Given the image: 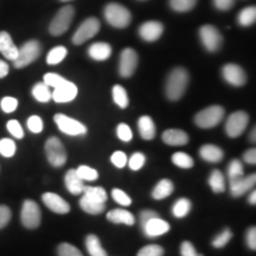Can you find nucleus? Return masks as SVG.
<instances>
[{
  "instance_id": "1",
  "label": "nucleus",
  "mask_w": 256,
  "mask_h": 256,
  "mask_svg": "<svg viewBox=\"0 0 256 256\" xmlns=\"http://www.w3.org/2000/svg\"><path fill=\"white\" fill-rule=\"evenodd\" d=\"M188 80H190V76H188L186 69L182 68V66L172 69V72L168 74L165 84L166 96L170 100L178 101L183 98L186 92Z\"/></svg>"
},
{
  "instance_id": "2",
  "label": "nucleus",
  "mask_w": 256,
  "mask_h": 256,
  "mask_svg": "<svg viewBox=\"0 0 256 256\" xmlns=\"http://www.w3.org/2000/svg\"><path fill=\"white\" fill-rule=\"evenodd\" d=\"M104 18L107 23L116 28H124L132 22L130 10L118 2H110L104 8Z\"/></svg>"
},
{
  "instance_id": "3",
  "label": "nucleus",
  "mask_w": 256,
  "mask_h": 256,
  "mask_svg": "<svg viewBox=\"0 0 256 256\" xmlns=\"http://www.w3.org/2000/svg\"><path fill=\"white\" fill-rule=\"evenodd\" d=\"M42 54V46L36 40H28L20 48H18L17 58L14 60V66L17 69H23L25 66H30L34 60H38V57Z\"/></svg>"
},
{
  "instance_id": "4",
  "label": "nucleus",
  "mask_w": 256,
  "mask_h": 256,
  "mask_svg": "<svg viewBox=\"0 0 256 256\" xmlns=\"http://www.w3.org/2000/svg\"><path fill=\"white\" fill-rule=\"evenodd\" d=\"M75 17V8L66 5L60 8L49 25V32L52 36H60L69 30L72 19Z\"/></svg>"
},
{
  "instance_id": "5",
  "label": "nucleus",
  "mask_w": 256,
  "mask_h": 256,
  "mask_svg": "<svg viewBox=\"0 0 256 256\" xmlns=\"http://www.w3.org/2000/svg\"><path fill=\"white\" fill-rule=\"evenodd\" d=\"M46 154L48 162L55 168H60L66 162L68 153L58 138L51 136L46 142Z\"/></svg>"
},
{
  "instance_id": "6",
  "label": "nucleus",
  "mask_w": 256,
  "mask_h": 256,
  "mask_svg": "<svg viewBox=\"0 0 256 256\" xmlns=\"http://www.w3.org/2000/svg\"><path fill=\"white\" fill-rule=\"evenodd\" d=\"M224 108L220 106H210L200 110L194 116V122L200 128H214L223 120Z\"/></svg>"
},
{
  "instance_id": "7",
  "label": "nucleus",
  "mask_w": 256,
  "mask_h": 256,
  "mask_svg": "<svg viewBox=\"0 0 256 256\" xmlns=\"http://www.w3.org/2000/svg\"><path fill=\"white\" fill-rule=\"evenodd\" d=\"M22 224L26 229H37L42 222L40 208L34 200H26L23 203L20 212Z\"/></svg>"
},
{
  "instance_id": "8",
  "label": "nucleus",
  "mask_w": 256,
  "mask_h": 256,
  "mask_svg": "<svg viewBox=\"0 0 256 256\" xmlns=\"http://www.w3.org/2000/svg\"><path fill=\"white\" fill-rule=\"evenodd\" d=\"M200 37L204 48L209 52H216L223 44V36L214 25H203L200 28Z\"/></svg>"
},
{
  "instance_id": "9",
  "label": "nucleus",
  "mask_w": 256,
  "mask_h": 256,
  "mask_svg": "<svg viewBox=\"0 0 256 256\" xmlns=\"http://www.w3.org/2000/svg\"><path fill=\"white\" fill-rule=\"evenodd\" d=\"M100 28L101 24L98 18H87L81 25H80L75 34H74L72 43L75 44V46H81V44L86 43V42L98 34V32L100 31Z\"/></svg>"
},
{
  "instance_id": "10",
  "label": "nucleus",
  "mask_w": 256,
  "mask_h": 256,
  "mask_svg": "<svg viewBox=\"0 0 256 256\" xmlns=\"http://www.w3.org/2000/svg\"><path fill=\"white\" fill-rule=\"evenodd\" d=\"M249 124V115L246 112H235L228 118L226 122V132L230 138L242 136Z\"/></svg>"
},
{
  "instance_id": "11",
  "label": "nucleus",
  "mask_w": 256,
  "mask_h": 256,
  "mask_svg": "<svg viewBox=\"0 0 256 256\" xmlns=\"http://www.w3.org/2000/svg\"><path fill=\"white\" fill-rule=\"evenodd\" d=\"M54 120L58 127L60 132L68 134V136H83V134L87 133V127L84 124L78 122V120L72 119V118L66 116L64 114H56L54 116Z\"/></svg>"
},
{
  "instance_id": "12",
  "label": "nucleus",
  "mask_w": 256,
  "mask_h": 256,
  "mask_svg": "<svg viewBox=\"0 0 256 256\" xmlns=\"http://www.w3.org/2000/svg\"><path fill=\"white\" fill-rule=\"evenodd\" d=\"M138 63H139V57H138L136 50L132 49V48H126V49H124L120 56V75L124 78H130V76L136 72Z\"/></svg>"
},
{
  "instance_id": "13",
  "label": "nucleus",
  "mask_w": 256,
  "mask_h": 256,
  "mask_svg": "<svg viewBox=\"0 0 256 256\" xmlns=\"http://www.w3.org/2000/svg\"><path fill=\"white\" fill-rule=\"evenodd\" d=\"M222 76L234 87H242L247 82V74L238 64H226L222 68Z\"/></svg>"
},
{
  "instance_id": "14",
  "label": "nucleus",
  "mask_w": 256,
  "mask_h": 256,
  "mask_svg": "<svg viewBox=\"0 0 256 256\" xmlns=\"http://www.w3.org/2000/svg\"><path fill=\"white\" fill-rule=\"evenodd\" d=\"M76 95H78V87L68 80L54 88L52 92V98L57 104H66V102L72 101Z\"/></svg>"
},
{
  "instance_id": "15",
  "label": "nucleus",
  "mask_w": 256,
  "mask_h": 256,
  "mask_svg": "<svg viewBox=\"0 0 256 256\" xmlns=\"http://www.w3.org/2000/svg\"><path fill=\"white\" fill-rule=\"evenodd\" d=\"M42 200L51 211L60 214V215H66L70 211L68 202L64 200L62 197L54 194V192H46V194H42Z\"/></svg>"
},
{
  "instance_id": "16",
  "label": "nucleus",
  "mask_w": 256,
  "mask_h": 256,
  "mask_svg": "<svg viewBox=\"0 0 256 256\" xmlns=\"http://www.w3.org/2000/svg\"><path fill=\"white\" fill-rule=\"evenodd\" d=\"M162 32H164V25L156 20L146 22L139 28L140 37L146 42L158 40L162 37Z\"/></svg>"
},
{
  "instance_id": "17",
  "label": "nucleus",
  "mask_w": 256,
  "mask_h": 256,
  "mask_svg": "<svg viewBox=\"0 0 256 256\" xmlns=\"http://www.w3.org/2000/svg\"><path fill=\"white\" fill-rule=\"evenodd\" d=\"M256 184V174H252L242 178L236 179V180L230 182V194L232 197H240L242 194H244L246 192L250 191L252 188H254Z\"/></svg>"
},
{
  "instance_id": "18",
  "label": "nucleus",
  "mask_w": 256,
  "mask_h": 256,
  "mask_svg": "<svg viewBox=\"0 0 256 256\" xmlns=\"http://www.w3.org/2000/svg\"><path fill=\"white\" fill-rule=\"evenodd\" d=\"M142 230L147 238H158V236H162L164 235V234L168 232L170 224L166 222V220L160 218L159 216L153 217V218L150 220L148 222L142 226Z\"/></svg>"
},
{
  "instance_id": "19",
  "label": "nucleus",
  "mask_w": 256,
  "mask_h": 256,
  "mask_svg": "<svg viewBox=\"0 0 256 256\" xmlns=\"http://www.w3.org/2000/svg\"><path fill=\"white\" fill-rule=\"evenodd\" d=\"M0 54L5 57L6 60H14L17 58L18 48L12 40V37L10 36L8 32L2 31L0 32Z\"/></svg>"
},
{
  "instance_id": "20",
  "label": "nucleus",
  "mask_w": 256,
  "mask_h": 256,
  "mask_svg": "<svg viewBox=\"0 0 256 256\" xmlns=\"http://www.w3.org/2000/svg\"><path fill=\"white\" fill-rule=\"evenodd\" d=\"M162 142L170 146H183L188 142V136L182 130H168L162 133Z\"/></svg>"
},
{
  "instance_id": "21",
  "label": "nucleus",
  "mask_w": 256,
  "mask_h": 256,
  "mask_svg": "<svg viewBox=\"0 0 256 256\" xmlns=\"http://www.w3.org/2000/svg\"><path fill=\"white\" fill-rule=\"evenodd\" d=\"M64 182H66V186L68 188L69 192L72 194H83V188H84V183L78 174H76V170H69L64 177Z\"/></svg>"
},
{
  "instance_id": "22",
  "label": "nucleus",
  "mask_w": 256,
  "mask_h": 256,
  "mask_svg": "<svg viewBox=\"0 0 256 256\" xmlns=\"http://www.w3.org/2000/svg\"><path fill=\"white\" fill-rule=\"evenodd\" d=\"M107 220L115 224H126V226H133L136 223V217L130 211L124 209H113L107 214Z\"/></svg>"
},
{
  "instance_id": "23",
  "label": "nucleus",
  "mask_w": 256,
  "mask_h": 256,
  "mask_svg": "<svg viewBox=\"0 0 256 256\" xmlns=\"http://www.w3.org/2000/svg\"><path fill=\"white\" fill-rule=\"evenodd\" d=\"M88 54L92 60H106L112 55V46L108 43L98 42V43H94L89 46Z\"/></svg>"
},
{
  "instance_id": "24",
  "label": "nucleus",
  "mask_w": 256,
  "mask_h": 256,
  "mask_svg": "<svg viewBox=\"0 0 256 256\" xmlns=\"http://www.w3.org/2000/svg\"><path fill=\"white\" fill-rule=\"evenodd\" d=\"M200 154L202 159L209 162H220L224 156L222 150L218 146L211 145V144H206V145L202 146L200 150Z\"/></svg>"
},
{
  "instance_id": "25",
  "label": "nucleus",
  "mask_w": 256,
  "mask_h": 256,
  "mask_svg": "<svg viewBox=\"0 0 256 256\" xmlns=\"http://www.w3.org/2000/svg\"><path fill=\"white\" fill-rule=\"evenodd\" d=\"M140 136L145 140H152L156 136V124L148 115H144L138 120Z\"/></svg>"
},
{
  "instance_id": "26",
  "label": "nucleus",
  "mask_w": 256,
  "mask_h": 256,
  "mask_svg": "<svg viewBox=\"0 0 256 256\" xmlns=\"http://www.w3.org/2000/svg\"><path fill=\"white\" fill-rule=\"evenodd\" d=\"M80 206L82 208L83 211L90 215H100L106 210V203L102 202H96L92 198L83 194V197L80 200Z\"/></svg>"
},
{
  "instance_id": "27",
  "label": "nucleus",
  "mask_w": 256,
  "mask_h": 256,
  "mask_svg": "<svg viewBox=\"0 0 256 256\" xmlns=\"http://www.w3.org/2000/svg\"><path fill=\"white\" fill-rule=\"evenodd\" d=\"M174 190V185L170 179H162L158 184L156 185L152 191V197L156 200H164V198L168 197L172 194Z\"/></svg>"
},
{
  "instance_id": "28",
  "label": "nucleus",
  "mask_w": 256,
  "mask_h": 256,
  "mask_svg": "<svg viewBox=\"0 0 256 256\" xmlns=\"http://www.w3.org/2000/svg\"><path fill=\"white\" fill-rule=\"evenodd\" d=\"M86 247L90 256H108L107 252L102 247L100 238L96 235H88L86 238Z\"/></svg>"
},
{
  "instance_id": "29",
  "label": "nucleus",
  "mask_w": 256,
  "mask_h": 256,
  "mask_svg": "<svg viewBox=\"0 0 256 256\" xmlns=\"http://www.w3.org/2000/svg\"><path fill=\"white\" fill-rule=\"evenodd\" d=\"M209 185L215 194H222L226 191V178L220 170H214L209 177Z\"/></svg>"
},
{
  "instance_id": "30",
  "label": "nucleus",
  "mask_w": 256,
  "mask_h": 256,
  "mask_svg": "<svg viewBox=\"0 0 256 256\" xmlns=\"http://www.w3.org/2000/svg\"><path fill=\"white\" fill-rule=\"evenodd\" d=\"M238 24L243 28L252 26V25L255 24L256 22V8L254 5L248 6V8H244L241 12L238 14Z\"/></svg>"
},
{
  "instance_id": "31",
  "label": "nucleus",
  "mask_w": 256,
  "mask_h": 256,
  "mask_svg": "<svg viewBox=\"0 0 256 256\" xmlns=\"http://www.w3.org/2000/svg\"><path fill=\"white\" fill-rule=\"evenodd\" d=\"M32 95L38 102H49L52 98V92H50V87L44 82H40L32 88Z\"/></svg>"
},
{
  "instance_id": "32",
  "label": "nucleus",
  "mask_w": 256,
  "mask_h": 256,
  "mask_svg": "<svg viewBox=\"0 0 256 256\" xmlns=\"http://www.w3.org/2000/svg\"><path fill=\"white\" fill-rule=\"evenodd\" d=\"M83 194L89 198H92V200H94L96 202H102V203H106L108 200L107 192H106L104 188H100V186L95 188V186H86L84 185Z\"/></svg>"
},
{
  "instance_id": "33",
  "label": "nucleus",
  "mask_w": 256,
  "mask_h": 256,
  "mask_svg": "<svg viewBox=\"0 0 256 256\" xmlns=\"http://www.w3.org/2000/svg\"><path fill=\"white\" fill-rule=\"evenodd\" d=\"M192 208L191 202L188 200V198H180L174 203V208H172V212H174V216L177 217V218H183L190 212Z\"/></svg>"
},
{
  "instance_id": "34",
  "label": "nucleus",
  "mask_w": 256,
  "mask_h": 256,
  "mask_svg": "<svg viewBox=\"0 0 256 256\" xmlns=\"http://www.w3.org/2000/svg\"><path fill=\"white\" fill-rule=\"evenodd\" d=\"M66 55H68V50H66V46H56L52 50H50V52L48 54L46 63L50 64V66H55V64L62 62L66 57Z\"/></svg>"
},
{
  "instance_id": "35",
  "label": "nucleus",
  "mask_w": 256,
  "mask_h": 256,
  "mask_svg": "<svg viewBox=\"0 0 256 256\" xmlns=\"http://www.w3.org/2000/svg\"><path fill=\"white\" fill-rule=\"evenodd\" d=\"M244 176V168H243V164L238 159H234L230 162L228 166V178L229 183L230 182L236 180V179L242 178Z\"/></svg>"
},
{
  "instance_id": "36",
  "label": "nucleus",
  "mask_w": 256,
  "mask_h": 256,
  "mask_svg": "<svg viewBox=\"0 0 256 256\" xmlns=\"http://www.w3.org/2000/svg\"><path fill=\"white\" fill-rule=\"evenodd\" d=\"M113 98L115 104L119 106L120 108H126L128 104H130V98H128L126 89L120 84H116L113 87Z\"/></svg>"
},
{
  "instance_id": "37",
  "label": "nucleus",
  "mask_w": 256,
  "mask_h": 256,
  "mask_svg": "<svg viewBox=\"0 0 256 256\" xmlns=\"http://www.w3.org/2000/svg\"><path fill=\"white\" fill-rule=\"evenodd\" d=\"M198 0H170V6L176 12H188L197 5Z\"/></svg>"
},
{
  "instance_id": "38",
  "label": "nucleus",
  "mask_w": 256,
  "mask_h": 256,
  "mask_svg": "<svg viewBox=\"0 0 256 256\" xmlns=\"http://www.w3.org/2000/svg\"><path fill=\"white\" fill-rule=\"evenodd\" d=\"M172 162L176 166L182 168H191L194 165V159L191 158L188 153L184 152H177L172 156Z\"/></svg>"
},
{
  "instance_id": "39",
  "label": "nucleus",
  "mask_w": 256,
  "mask_h": 256,
  "mask_svg": "<svg viewBox=\"0 0 256 256\" xmlns=\"http://www.w3.org/2000/svg\"><path fill=\"white\" fill-rule=\"evenodd\" d=\"M16 151H17V146L16 142L12 139L8 138H4V139L0 140V154L6 158H11L14 156Z\"/></svg>"
},
{
  "instance_id": "40",
  "label": "nucleus",
  "mask_w": 256,
  "mask_h": 256,
  "mask_svg": "<svg viewBox=\"0 0 256 256\" xmlns=\"http://www.w3.org/2000/svg\"><path fill=\"white\" fill-rule=\"evenodd\" d=\"M232 238V232L229 228H226L224 230H222V232H220L215 238L212 240L211 244H212L214 247L217 249H220V248L226 247Z\"/></svg>"
},
{
  "instance_id": "41",
  "label": "nucleus",
  "mask_w": 256,
  "mask_h": 256,
  "mask_svg": "<svg viewBox=\"0 0 256 256\" xmlns=\"http://www.w3.org/2000/svg\"><path fill=\"white\" fill-rule=\"evenodd\" d=\"M76 174H78V177L82 179V180H96L98 178V171L94 168H89V166H80V168L76 170Z\"/></svg>"
},
{
  "instance_id": "42",
  "label": "nucleus",
  "mask_w": 256,
  "mask_h": 256,
  "mask_svg": "<svg viewBox=\"0 0 256 256\" xmlns=\"http://www.w3.org/2000/svg\"><path fill=\"white\" fill-rule=\"evenodd\" d=\"M57 254L58 256H83L80 249L70 243H60L57 248Z\"/></svg>"
},
{
  "instance_id": "43",
  "label": "nucleus",
  "mask_w": 256,
  "mask_h": 256,
  "mask_svg": "<svg viewBox=\"0 0 256 256\" xmlns=\"http://www.w3.org/2000/svg\"><path fill=\"white\" fill-rule=\"evenodd\" d=\"M164 248L158 244H148L138 252L136 256H162L164 255Z\"/></svg>"
},
{
  "instance_id": "44",
  "label": "nucleus",
  "mask_w": 256,
  "mask_h": 256,
  "mask_svg": "<svg viewBox=\"0 0 256 256\" xmlns=\"http://www.w3.org/2000/svg\"><path fill=\"white\" fill-rule=\"evenodd\" d=\"M112 197L114 198V200L118 204H120V206H130V204H132L130 197L128 196L126 192L119 190V188H113V191H112Z\"/></svg>"
},
{
  "instance_id": "45",
  "label": "nucleus",
  "mask_w": 256,
  "mask_h": 256,
  "mask_svg": "<svg viewBox=\"0 0 256 256\" xmlns=\"http://www.w3.org/2000/svg\"><path fill=\"white\" fill-rule=\"evenodd\" d=\"M28 128L30 130V132L34 134L40 133L44 128L43 120H42L40 116H38V115H32V116L28 119Z\"/></svg>"
},
{
  "instance_id": "46",
  "label": "nucleus",
  "mask_w": 256,
  "mask_h": 256,
  "mask_svg": "<svg viewBox=\"0 0 256 256\" xmlns=\"http://www.w3.org/2000/svg\"><path fill=\"white\" fill-rule=\"evenodd\" d=\"M0 107H2V112H5V113H12V112L17 110L18 100L12 98V96H5L2 102H0Z\"/></svg>"
},
{
  "instance_id": "47",
  "label": "nucleus",
  "mask_w": 256,
  "mask_h": 256,
  "mask_svg": "<svg viewBox=\"0 0 256 256\" xmlns=\"http://www.w3.org/2000/svg\"><path fill=\"white\" fill-rule=\"evenodd\" d=\"M6 127H8V132L14 138H17V139H23L24 138V130L17 120H10Z\"/></svg>"
},
{
  "instance_id": "48",
  "label": "nucleus",
  "mask_w": 256,
  "mask_h": 256,
  "mask_svg": "<svg viewBox=\"0 0 256 256\" xmlns=\"http://www.w3.org/2000/svg\"><path fill=\"white\" fill-rule=\"evenodd\" d=\"M145 162H146L145 156H144L142 153L136 152L130 156V162H128V165H130V168H132L133 171H138V170L142 168L144 164H145Z\"/></svg>"
},
{
  "instance_id": "49",
  "label": "nucleus",
  "mask_w": 256,
  "mask_h": 256,
  "mask_svg": "<svg viewBox=\"0 0 256 256\" xmlns=\"http://www.w3.org/2000/svg\"><path fill=\"white\" fill-rule=\"evenodd\" d=\"M66 81V78H62V76L58 75V74H54V72H49L44 75V83L49 87L56 88L57 86H60V83H63Z\"/></svg>"
},
{
  "instance_id": "50",
  "label": "nucleus",
  "mask_w": 256,
  "mask_h": 256,
  "mask_svg": "<svg viewBox=\"0 0 256 256\" xmlns=\"http://www.w3.org/2000/svg\"><path fill=\"white\" fill-rule=\"evenodd\" d=\"M116 133H118V136H119V139H121L122 142H130L133 138L132 130H130V128L128 127L126 124H120L119 126H118Z\"/></svg>"
},
{
  "instance_id": "51",
  "label": "nucleus",
  "mask_w": 256,
  "mask_h": 256,
  "mask_svg": "<svg viewBox=\"0 0 256 256\" xmlns=\"http://www.w3.org/2000/svg\"><path fill=\"white\" fill-rule=\"evenodd\" d=\"M12 217L11 209L8 206H0V229L5 228Z\"/></svg>"
},
{
  "instance_id": "52",
  "label": "nucleus",
  "mask_w": 256,
  "mask_h": 256,
  "mask_svg": "<svg viewBox=\"0 0 256 256\" xmlns=\"http://www.w3.org/2000/svg\"><path fill=\"white\" fill-rule=\"evenodd\" d=\"M180 254L182 256H203L202 254H198L194 246L188 241H184L182 243Z\"/></svg>"
},
{
  "instance_id": "53",
  "label": "nucleus",
  "mask_w": 256,
  "mask_h": 256,
  "mask_svg": "<svg viewBox=\"0 0 256 256\" xmlns=\"http://www.w3.org/2000/svg\"><path fill=\"white\" fill-rule=\"evenodd\" d=\"M110 160H112V162H113V164L116 166V168H121L127 164V156L124 154V152L118 151V152L113 153V156H112Z\"/></svg>"
},
{
  "instance_id": "54",
  "label": "nucleus",
  "mask_w": 256,
  "mask_h": 256,
  "mask_svg": "<svg viewBox=\"0 0 256 256\" xmlns=\"http://www.w3.org/2000/svg\"><path fill=\"white\" fill-rule=\"evenodd\" d=\"M246 242H247V246L249 249H252V250H256V228L255 226H252V228L248 229L247 235H246Z\"/></svg>"
},
{
  "instance_id": "55",
  "label": "nucleus",
  "mask_w": 256,
  "mask_h": 256,
  "mask_svg": "<svg viewBox=\"0 0 256 256\" xmlns=\"http://www.w3.org/2000/svg\"><path fill=\"white\" fill-rule=\"evenodd\" d=\"M214 5L220 11H229L235 5L236 0H212Z\"/></svg>"
},
{
  "instance_id": "56",
  "label": "nucleus",
  "mask_w": 256,
  "mask_h": 256,
  "mask_svg": "<svg viewBox=\"0 0 256 256\" xmlns=\"http://www.w3.org/2000/svg\"><path fill=\"white\" fill-rule=\"evenodd\" d=\"M158 212L156 211H153V210H144L142 211V214H140V224H142V228L145 224L148 222L150 220L153 218V217H158Z\"/></svg>"
},
{
  "instance_id": "57",
  "label": "nucleus",
  "mask_w": 256,
  "mask_h": 256,
  "mask_svg": "<svg viewBox=\"0 0 256 256\" xmlns=\"http://www.w3.org/2000/svg\"><path fill=\"white\" fill-rule=\"evenodd\" d=\"M243 160L249 165H255L256 162V150L255 148H250L248 151L244 152L243 154Z\"/></svg>"
},
{
  "instance_id": "58",
  "label": "nucleus",
  "mask_w": 256,
  "mask_h": 256,
  "mask_svg": "<svg viewBox=\"0 0 256 256\" xmlns=\"http://www.w3.org/2000/svg\"><path fill=\"white\" fill-rule=\"evenodd\" d=\"M8 74V64L5 60H0V78H4Z\"/></svg>"
},
{
  "instance_id": "59",
  "label": "nucleus",
  "mask_w": 256,
  "mask_h": 256,
  "mask_svg": "<svg viewBox=\"0 0 256 256\" xmlns=\"http://www.w3.org/2000/svg\"><path fill=\"white\" fill-rule=\"evenodd\" d=\"M248 200H249V203L252 204V206H255V204H256V191L255 190H252V194H249Z\"/></svg>"
},
{
  "instance_id": "60",
  "label": "nucleus",
  "mask_w": 256,
  "mask_h": 256,
  "mask_svg": "<svg viewBox=\"0 0 256 256\" xmlns=\"http://www.w3.org/2000/svg\"><path fill=\"white\" fill-rule=\"evenodd\" d=\"M255 130H256V128L254 127V128H252V133H250V140H252V142H255V140H256V136H255Z\"/></svg>"
},
{
  "instance_id": "61",
  "label": "nucleus",
  "mask_w": 256,
  "mask_h": 256,
  "mask_svg": "<svg viewBox=\"0 0 256 256\" xmlns=\"http://www.w3.org/2000/svg\"><path fill=\"white\" fill-rule=\"evenodd\" d=\"M60 2H70V0H60Z\"/></svg>"
},
{
  "instance_id": "62",
  "label": "nucleus",
  "mask_w": 256,
  "mask_h": 256,
  "mask_svg": "<svg viewBox=\"0 0 256 256\" xmlns=\"http://www.w3.org/2000/svg\"><path fill=\"white\" fill-rule=\"evenodd\" d=\"M142 2H144V0H142Z\"/></svg>"
}]
</instances>
